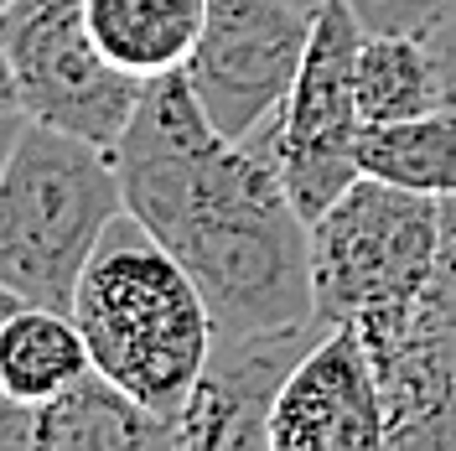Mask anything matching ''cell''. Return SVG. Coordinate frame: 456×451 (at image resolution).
Masks as SVG:
<instances>
[{"label": "cell", "mask_w": 456, "mask_h": 451, "mask_svg": "<svg viewBox=\"0 0 456 451\" xmlns=\"http://www.w3.org/2000/svg\"><path fill=\"white\" fill-rule=\"evenodd\" d=\"M275 114L244 141H228L187 73L167 68L145 78L110 151L125 208L182 259L208 301L213 338L316 316L312 234L275 167Z\"/></svg>", "instance_id": "1"}, {"label": "cell", "mask_w": 456, "mask_h": 451, "mask_svg": "<svg viewBox=\"0 0 456 451\" xmlns=\"http://www.w3.org/2000/svg\"><path fill=\"white\" fill-rule=\"evenodd\" d=\"M73 322L84 327L94 368L176 425L208 364L213 316L182 259L130 208L88 254L73 291Z\"/></svg>", "instance_id": "2"}, {"label": "cell", "mask_w": 456, "mask_h": 451, "mask_svg": "<svg viewBox=\"0 0 456 451\" xmlns=\"http://www.w3.org/2000/svg\"><path fill=\"white\" fill-rule=\"evenodd\" d=\"M125 213L104 145L27 119L0 171V285L31 307L73 311V291L104 228Z\"/></svg>", "instance_id": "3"}, {"label": "cell", "mask_w": 456, "mask_h": 451, "mask_svg": "<svg viewBox=\"0 0 456 451\" xmlns=\"http://www.w3.org/2000/svg\"><path fill=\"white\" fill-rule=\"evenodd\" d=\"M436 208L441 198L358 176L322 218H312L316 316L327 327L410 316L436 259Z\"/></svg>", "instance_id": "4"}, {"label": "cell", "mask_w": 456, "mask_h": 451, "mask_svg": "<svg viewBox=\"0 0 456 451\" xmlns=\"http://www.w3.org/2000/svg\"><path fill=\"white\" fill-rule=\"evenodd\" d=\"M358 42L363 27L347 0H322L296 84L275 114V167L296 213L312 224L363 176L358 167Z\"/></svg>", "instance_id": "5"}, {"label": "cell", "mask_w": 456, "mask_h": 451, "mask_svg": "<svg viewBox=\"0 0 456 451\" xmlns=\"http://www.w3.org/2000/svg\"><path fill=\"white\" fill-rule=\"evenodd\" d=\"M0 42L11 53L27 119L114 151L141 104L145 78L99 53L84 0H11L0 11Z\"/></svg>", "instance_id": "6"}, {"label": "cell", "mask_w": 456, "mask_h": 451, "mask_svg": "<svg viewBox=\"0 0 456 451\" xmlns=\"http://www.w3.org/2000/svg\"><path fill=\"white\" fill-rule=\"evenodd\" d=\"M312 37V11L290 0H208L202 31L182 62L218 135L244 141L285 104Z\"/></svg>", "instance_id": "7"}, {"label": "cell", "mask_w": 456, "mask_h": 451, "mask_svg": "<svg viewBox=\"0 0 456 451\" xmlns=\"http://www.w3.org/2000/svg\"><path fill=\"white\" fill-rule=\"evenodd\" d=\"M327 332L322 316L270 327V332H239L213 338L192 395L171 425L176 451H270V410L281 399L290 368L316 348Z\"/></svg>", "instance_id": "8"}, {"label": "cell", "mask_w": 456, "mask_h": 451, "mask_svg": "<svg viewBox=\"0 0 456 451\" xmlns=\"http://www.w3.org/2000/svg\"><path fill=\"white\" fill-rule=\"evenodd\" d=\"M384 399L358 327H327L270 410V451H379Z\"/></svg>", "instance_id": "9"}, {"label": "cell", "mask_w": 456, "mask_h": 451, "mask_svg": "<svg viewBox=\"0 0 456 451\" xmlns=\"http://www.w3.org/2000/svg\"><path fill=\"white\" fill-rule=\"evenodd\" d=\"M358 338L384 399V447L456 451V327H420L410 311L358 322Z\"/></svg>", "instance_id": "10"}, {"label": "cell", "mask_w": 456, "mask_h": 451, "mask_svg": "<svg viewBox=\"0 0 456 451\" xmlns=\"http://www.w3.org/2000/svg\"><path fill=\"white\" fill-rule=\"evenodd\" d=\"M171 447V421L88 368L62 395L37 405V451H151Z\"/></svg>", "instance_id": "11"}, {"label": "cell", "mask_w": 456, "mask_h": 451, "mask_svg": "<svg viewBox=\"0 0 456 451\" xmlns=\"http://www.w3.org/2000/svg\"><path fill=\"white\" fill-rule=\"evenodd\" d=\"M88 31L114 68L156 78L182 68L202 31L208 0H84Z\"/></svg>", "instance_id": "12"}, {"label": "cell", "mask_w": 456, "mask_h": 451, "mask_svg": "<svg viewBox=\"0 0 456 451\" xmlns=\"http://www.w3.org/2000/svg\"><path fill=\"white\" fill-rule=\"evenodd\" d=\"M88 368H94V353L73 311L27 301L0 327V395L42 405L62 395L73 379H84Z\"/></svg>", "instance_id": "13"}, {"label": "cell", "mask_w": 456, "mask_h": 451, "mask_svg": "<svg viewBox=\"0 0 456 451\" xmlns=\"http://www.w3.org/2000/svg\"><path fill=\"white\" fill-rule=\"evenodd\" d=\"M446 110V78L430 37L404 31H363L358 42V114L363 125L415 119Z\"/></svg>", "instance_id": "14"}, {"label": "cell", "mask_w": 456, "mask_h": 451, "mask_svg": "<svg viewBox=\"0 0 456 451\" xmlns=\"http://www.w3.org/2000/svg\"><path fill=\"white\" fill-rule=\"evenodd\" d=\"M358 167L363 176L395 182L426 198L456 193V110H430L415 119L363 125L358 130Z\"/></svg>", "instance_id": "15"}, {"label": "cell", "mask_w": 456, "mask_h": 451, "mask_svg": "<svg viewBox=\"0 0 456 451\" xmlns=\"http://www.w3.org/2000/svg\"><path fill=\"white\" fill-rule=\"evenodd\" d=\"M420 327H456V193L436 208V259L415 307Z\"/></svg>", "instance_id": "16"}, {"label": "cell", "mask_w": 456, "mask_h": 451, "mask_svg": "<svg viewBox=\"0 0 456 451\" xmlns=\"http://www.w3.org/2000/svg\"><path fill=\"white\" fill-rule=\"evenodd\" d=\"M347 11L358 16L363 31H404V37H430L456 0H347Z\"/></svg>", "instance_id": "17"}, {"label": "cell", "mask_w": 456, "mask_h": 451, "mask_svg": "<svg viewBox=\"0 0 456 451\" xmlns=\"http://www.w3.org/2000/svg\"><path fill=\"white\" fill-rule=\"evenodd\" d=\"M430 47L441 57V78H446V104L456 110V11L441 21V27L430 31Z\"/></svg>", "instance_id": "18"}, {"label": "cell", "mask_w": 456, "mask_h": 451, "mask_svg": "<svg viewBox=\"0 0 456 451\" xmlns=\"http://www.w3.org/2000/svg\"><path fill=\"white\" fill-rule=\"evenodd\" d=\"M16 110H21V99H16V73H11L5 42H0V114H16Z\"/></svg>", "instance_id": "19"}, {"label": "cell", "mask_w": 456, "mask_h": 451, "mask_svg": "<svg viewBox=\"0 0 456 451\" xmlns=\"http://www.w3.org/2000/svg\"><path fill=\"white\" fill-rule=\"evenodd\" d=\"M21 125H27V114H0V171L11 161V151H16V135H21Z\"/></svg>", "instance_id": "20"}, {"label": "cell", "mask_w": 456, "mask_h": 451, "mask_svg": "<svg viewBox=\"0 0 456 451\" xmlns=\"http://www.w3.org/2000/svg\"><path fill=\"white\" fill-rule=\"evenodd\" d=\"M21 307H27V301H21V296H16L11 285H0V327H5V322H11V316H16Z\"/></svg>", "instance_id": "21"}, {"label": "cell", "mask_w": 456, "mask_h": 451, "mask_svg": "<svg viewBox=\"0 0 456 451\" xmlns=\"http://www.w3.org/2000/svg\"><path fill=\"white\" fill-rule=\"evenodd\" d=\"M290 5H301V11H316V5H322V0H290Z\"/></svg>", "instance_id": "22"}, {"label": "cell", "mask_w": 456, "mask_h": 451, "mask_svg": "<svg viewBox=\"0 0 456 451\" xmlns=\"http://www.w3.org/2000/svg\"><path fill=\"white\" fill-rule=\"evenodd\" d=\"M5 5H11V0H0V11H5Z\"/></svg>", "instance_id": "23"}]
</instances>
